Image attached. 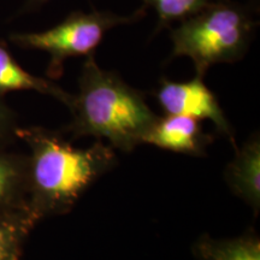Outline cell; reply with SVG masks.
<instances>
[{"label":"cell","instance_id":"6da1fadb","mask_svg":"<svg viewBox=\"0 0 260 260\" xmlns=\"http://www.w3.org/2000/svg\"><path fill=\"white\" fill-rule=\"evenodd\" d=\"M16 138L29 148L28 207L38 222L70 212L117 162L113 148L100 140L88 148H76L59 133L41 126H18Z\"/></svg>","mask_w":260,"mask_h":260},{"label":"cell","instance_id":"7a4b0ae2","mask_svg":"<svg viewBox=\"0 0 260 260\" xmlns=\"http://www.w3.org/2000/svg\"><path fill=\"white\" fill-rule=\"evenodd\" d=\"M71 122L65 128L74 138L105 139L112 148L130 152L142 144L158 119L144 95L113 71L98 65L94 54L86 58L79 79V92L68 104Z\"/></svg>","mask_w":260,"mask_h":260},{"label":"cell","instance_id":"3957f363","mask_svg":"<svg viewBox=\"0 0 260 260\" xmlns=\"http://www.w3.org/2000/svg\"><path fill=\"white\" fill-rule=\"evenodd\" d=\"M256 23L245 6L217 0L180 22L170 32L171 59L188 57L198 76L214 64L240 60L248 50Z\"/></svg>","mask_w":260,"mask_h":260},{"label":"cell","instance_id":"277c9868","mask_svg":"<svg viewBox=\"0 0 260 260\" xmlns=\"http://www.w3.org/2000/svg\"><path fill=\"white\" fill-rule=\"evenodd\" d=\"M145 16L141 9L132 16H119L110 11L89 12L75 11L60 23L42 31L16 32L10 39L18 47L25 50L44 51L50 56L47 75L57 80L64 73V63L68 58L94 54L110 29L117 25L129 24Z\"/></svg>","mask_w":260,"mask_h":260},{"label":"cell","instance_id":"5b68a950","mask_svg":"<svg viewBox=\"0 0 260 260\" xmlns=\"http://www.w3.org/2000/svg\"><path fill=\"white\" fill-rule=\"evenodd\" d=\"M203 79L198 75L188 82H172L161 79L155 98L167 115L187 116L198 121H212L218 132L225 135L236 149L232 125L228 122L218 99L204 83Z\"/></svg>","mask_w":260,"mask_h":260},{"label":"cell","instance_id":"8992f818","mask_svg":"<svg viewBox=\"0 0 260 260\" xmlns=\"http://www.w3.org/2000/svg\"><path fill=\"white\" fill-rule=\"evenodd\" d=\"M211 142L212 138L205 134L198 119L180 115L158 117L142 140V144L194 157H205Z\"/></svg>","mask_w":260,"mask_h":260},{"label":"cell","instance_id":"52a82bcc","mask_svg":"<svg viewBox=\"0 0 260 260\" xmlns=\"http://www.w3.org/2000/svg\"><path fill=\"white\" fill-rule=\"evenodd\" d=\"M225 169V181L236 197L249 205L258 216L260 210V138L251 136Z\"/></svg>","mask_w":260,"mask_h":260},{"label":"cell","instance_id":"ba28073f","mask_svg":"<svg viewBox=\"0 0 260 260\" xmlns=\"http://www.w3.org/2000/svg\"><path fill=\"white\" fill-rule=\"evenodd\" d=\"M22 210H29L27 155L0 146V214Z\"/></svg>","mask_w":260,"mask_h":260},{"label":"cell","instance_id":"9c48e42d","mask_svg":"<svg viewBox=\"0 0 260 260\" xmlns=\"http://www.w3.org/2000/svg\"><path fill=\"white\" fill-rule=\"evenodd\" d=\"M18 90H34V92L53 96L68 106L71 94L65 92L51 80L42 79L29 74L19 65L8 50V46L0 41V99L8 93Z\"/></svg>","mask_w":260,"mask_h":260},{"label":"cell","instance_id":"30bf717a","mask_svg":"<svg viewBox=\"0 0 260 260\" xmlns=\"http://www.w3.org/2000/svg\"><path fill=\"white\" fill-rule=\"evenodd\" d=\"M198 260H260V240L254 232L234 239L200 236L193 246Z\"/></svg>","mask_w":260,"mask_h":260},{"label":"cell","instance_id":"8fae6325","mask_svg":"<svg viewBox=\"0 0 260 260\" xmlns=\"http://www.w3.org/2000/svg\"><path fill=\"white\" fill-rule=\"evenodd\" d=\"M38 223L29 210L0 214V260H9L22 247Z\"/></svg>","mask_w":260,"mask_h":260},{"label":"cell","instance_id":"7c38bea8","mask_svg":"<svg viewBox=\"0 0 260 260\" xmlns=\"http://www.w3.org/2000/svg\"><path fill=\"white\" fill-rule=\"evenodd\" d=\"M146 6L153 9L158 16V28H171V25L186 19L200 11L211 0H142Z\"/></svg>","mask_w":260,"mask_h":260},{"label":"cell","instance_id":"4fadbf2b","mask_svg":"<svg viewBox=\"0 0 260 260\" xmlns=\"http://www.w3.org/2000/svg\"><path fill=\"white\" fill-rule=\"evenodd\" d=\"M17 128L15 112L0 99V146L2 147H5V145L16 139Z\"/></svg>","mask_w":260,"mask_h":260},{"label":"cell","instance_id":"5bb4252c","mask_svg":"<svg viewBox=\"0 0 260 260\" xmlns=\"http://www.w3.org/2000/svg\"><path fill=\"white\" fill-rule=\"evenodd\" d=\"M48 2H50V0H27V9H38Z\"/></svg>","mask_w":260,"mask_h":260},{"label":"cell","instance_id":"9a60e30c","mask_svg":"<svg viewBox=\"0 0 260 260\" xmlns=\"http://www.w3.org/2000/svg\"><path fill=\"white\" fill-rule=\"evenodd\" d=\"M21 254H22V252H18V253H16V254L12 255L11 258H10L9 260H19V258H21Z\"/></svg>","mask_w":260,"mask_h":260}]
</instances>
